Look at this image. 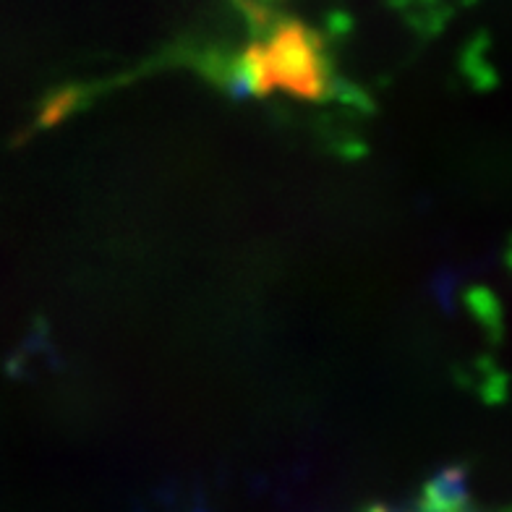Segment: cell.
<instances>
[{"instance_id": "1", "label": "cell", "mask_w": 512, "mask_h": 512, "mask_svg": "<svg viewBox=\"0 0 512 512\" xmlns=\"http://www.w3.org/2000/svg\"><path fill=\"white\" fill-rule=\"evenodd\" d=\"M243 92L270 95L283 89L298 100L322 102L332 95V71L324 58V37L298 19H280L267 42H251L236 63Z\"/></svg>"}]
</instances>
